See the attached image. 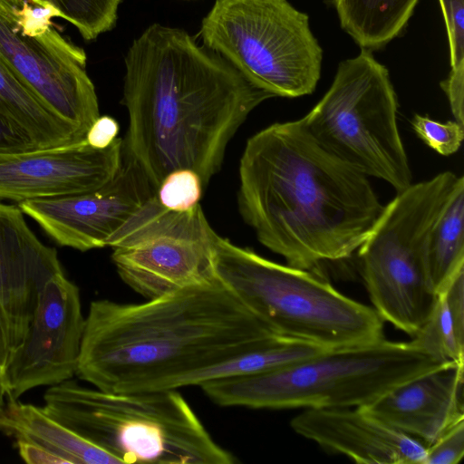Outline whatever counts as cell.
I'll return each mask as SVG.
<instances>
[{
	"mask_svg": "<svg viewBox=\"0 0 464 464\" xmlns=\"http://www.w3.org/2000/svg\"><path fill=\"white\" fill-rule=\"evenodd\" d=\"M125 68L122 155L155 190L179 169L194 170L207 186L249 113L273 98L186 31L160 24L133 41Z\"/></svg>",
	"mask_w": 464,
	"mask_h": 464,
	"instance_id": "obj_1",
	"label": "cell"
},
{
	"mask_svg": "<svg viewBox=\"0 0 464 464\" xmlns=\"http://www.w3.org/2000/svg\"><path fill=\"white\" fill-rule=\"evenodd\" d=\"M278 334L218 280L142 303L92 301L76 375L116 392L198 386L209 369Z\"/></svg>",
	"mask_w": 464,
	"mask_h": 464,
	"instance_id": "obj_2",
	"label": "cell"
},
{
	"mask_svg": "<svg viewBox=\"0 0 464 464\" xmlns=\"http://www.w3.org/2000/svg\"><path fill=\"white\" fill-rule=\"evenodd\" d=\"M239 180L244 220L263 246L301 269L349 258L384 208L368 177L321 146L301 119L253 135Z\"/></svg>",
	"mask_w": 464,
	"mask_h": 464,
	"instance_id": "obj_3",
	"label": "cell"
},
{
	"mask_svg": "<svg viewBox=\"0 0 464 464\" xmlns=\"http://www.w3.org/2000/svg\"><path fill=\"white\" fill-rule=\"evenodd\" d=\"M44 410L117 463L233 464L178 390L116 392L70 379L50 386Z\"/></svg>",
	"mask_w": 464,
	"mask_h": 464,
	"instance_id": "obj_4",
	"label": "cell"
},
{
	"mask_svg": "<svg viewBox=\"0 0 464 464\" xmlns=\"http://www.w3.org/2000/svg\"><path fill=\"white\" fill-rule=\"evenodd\" d=\"M444 364L410 342L383 338L357 346L326 349L274 371L218 378L199 387L223 407H362Z\"/></svg>",
	"mask_w": 464,
	"mask_h": 464,
	"instance_id": "obj_5",
	"label": "cell"
},
{
	"mask_svg": "<svg viewBox=\"0 0 464 464\" xmlns=\"http://www.w3.org/2000/svg\"><path fill=\"white\" fill-rule=\"evenodd\" d=\"M214 265L218 280L278 335L325 349L384 338L376 311L340 293L318 269L273 262L218 235Z\"/></svg>",
	"mask_w": 464,
	"mask_h": 464,
	"instance_id": "obj_6",
	"label": "cell"
},
{
	"mask_svg": "<svg viewBox=\"0 0 464 464\" xmlns=\"http://www.w3.org/2000/svg\"><path fill=\"white\" fill-rule=\"evenodd\" d=\"M457 180L453 172L444 171L397 193L357 249L372 308L411 337L438 297L426 270L425 242Z\"/></svg>",
	"mask_w": 464,
	"mask_h": 464,
	"instance_id": "obj_7",
	"label": "cell"
},
{
	"mask_svg": "<svg viewBox=\"0 0 464 464\" xmlns=\"http://www.w3.org/2000/svg\"><path fill=\"white\" fill-rule=\"evenodd\" d=\"M397 108L388 70L362 48L339 64L329 90L301 121L326 150L400 193L412 184V174Z\"/></svg>",
	"mask_w": 464,
	"mask_h": 464,
	"instance_id": "obj_8",
	"label": "cell"
},
{
	"mask_svg": "<svg viewBox=\"0 0 464 464\" xmlns=\"http://www.w3.org/2000/svg\"><path fill=\"white\" fill-rule=\"evenodd\" d=\"M199 35L273 97L310 94L320 79L322 48L308 16L286 0H216Z\"/></svg>",
	"mask_w": 464,
	"mask_h": 464,
	"instance_id": "obj_9",
	"label": "cell"
},
{
	"mask_svg": "<svg viewBox=\"0 0 464 464\" xmlns=\"http://www.w3.org/2000/svg\"><path fill=\"white\" fill-rule=\"evenodd\" d=\"M218 234L200 204L177 212L156 193L109 239L121 280L146 300L218 279L214 249Z\"/></svg>",
	"mask_w": 464,
	"mask_h": 464,
	"instance_id": "obj_10",
	"label": "cell"
},
{
	"mask_svg": "<svg viewBox=\"0 0 464 464\" xmlns=\"http://www.w3.org/2000/svg\"><path fill=\"white\" fill-rule=\"evenodd\" d=\"M58 13L32 0H0V58L39 102L83 137L100 116L84 50L53 26Z\"/></svg>",
	"mask_w": 464,
	"mask_h": 464,
	"instance_id": "obj_11",
	"label": "cell"
},
{
	"mask_svg": "<svg viewBox=\"0 0 464 464\" xmlns=\"http://www.w3.org/2000/svg\"><path fill=\"white\" fill-rule=\"evenodd\" d=\"M84 324L79 288L64 273L54 276L39 295L24 339L10 353L5 367L7 400L72 379Z\"/></svg>",
	"mask_w": 464,
	"mask_h": 464,
	"instance_id": "obj_12",
	"label": "cell"
},
{
	"mask_svg": "<svg viewBox=\"0 0 464 464\" xmlns=\"http://www.w3.org/2000/svg\"><path fill=\"white\" fill-rule=\"evenodd\" d=\"M155 193L140 168L122 155L115 177L98 189L25 200L18 207L58 245L87 251L107 246L111 236Z\"/></svg>",
	"mask_w": 464,
	"mask_h": 464,
	"instance_id": "obj_13",
	"label": "cell"
},
{
	"mask_svg": "<svg viewBox=\"0 0 464 464\" xmlns=\"http://www.w3.org/2000/svg\"><path fill=\"white\" fill-rule=\"evenodd\" d=\"M123 140L99 150L84 140L22 151H0V200L15 202L90 192L110 182L122 161Z\"/></svg>",
	"mask_w": 464,
	"mask_h": 464,
	"instance_id": "obj_14",
	"label": "cell"
},
{
	"mask_svg": "<svg viewBox=\"0 0 464 464\" xmlns=\"http://www.w3.org/2000/svg\"><path fill=\"white\" fill-rule=\"evenodd\" d=\"M63 270L18 206L0 202V314L11 351L24 339L44 285Z\"/></svg>",
	"mask_w": 464,
	"mask_h": 464,
	"instance_id": "obj_15",
	"label": "cell"
},
{
	"mask_svg": "<svg viewBox=\"0 0 464 464\" xmlns=\"http://www.w3.org/2000/svg\"><path fill=\"white\" fill-rule=\"evenodd\" d=\"M291 428L327 451L357 463L422 464L426 446L362 407L305 409Z\"/></svg>",
	"mask_w": 464,
	"mask_h": 464,
	"instance_id": "obj_16",
	"label": "cell"
},
{
	"mask_svg": "<svg viewBox=\"0 0 464 464\" xmlns=\"http://www.w3.org/2000/svg\"><path fill=\"white\" fill-rule=\"evenodd\" d=\"M464 362L447 363L390 390L362 406L425 446L464 420Z\"/></svg>",
	"mask_w": 464,
	"mask_h": 464,
	"instance_id": "obj_17",
	"label": "cell"
},
{
	"mask_svg": "<svg viewBox=\"0 0 464 464\" xmlns=\"http://www.w3.org/2000/svg\"><path fill=\"white\" fill-rule=\"evenodd\" d=\"M0 432L44 449L67 464H115L116 459L64 427L43 407L7 400L0 408Z\"/></svg>",
	"mask_w": 464,
	"mask_h": 464,
	"instance_id": "obj_18",
	"label": "cell"
},
{
	"mask_svg": "<svg viewBox=\"0 0 464 464\" xmlns=\"http://www.w3.org/2000/svg\"><path fill=\"white\" fill-rule=\"evenodd\" d=\"M0 113L17 126L35 149L66 145L85 139L46 109L0 58Z\"/></svg>",
	"mask_w": 464,
	"mask_h": 464,
	"instance_id": "obj_19",
	"label": "cell"
},
{
	"mask_svg": "<svg viewBox=\"0 0 464 464\" xmlns=\"http://www.w3.org/2000/svg\"><path fill=\"white\" fill-rule=\"evenodd\" d=\"M410 343L440 362H464V269L439 292L430 316Z\"/></svg>",
	"mask_w": 464,
	"mask_h": 464,
	"instance_id": "obj_20",
	"label": "cell"
},
{
	"mask_svg": "<svg viewBox=\"0 0 464 464\" xmlns=\"http://www.w3.org/2000/svg\"><path fill=\"white\" fill-rule=\"evenodd\" d=\"M463 231L464 179L459 176L425 242L426 270L438 294L457 273L464 269Z\"/></svg>",
	"mask_w": 464,
	"mask_h": 464,
	"instance_id": "obj_21",
	"label": "cell"
},
{
	"mask_svg": "<svg viewBox=\"0 0 464 464\" xmlns=\"http://www.w3.org/2000/svg\"><path fill=\"white\" fill-rule=\"evenodd\" d=\"M418 0H334L341 25L363 49L383 46L407 24Z\"/></svg>",
	"mask_w": 464,
	"mask_h": 464,
	"instance_id": "obj_22",
	"label": "cell"
},
{
	"mask_svg": "<svg viewBox=\"0 0 464 464\" xmlns=\"http://www.w3.org/2000/svg\"><path fill=\"white\" fill-rule=\"evenodd\" d=\"M325 348L301 340L276 335L262 345L209 369L202 383L224 377L274 371L315 355Z\"/></svg>",
	"mask_w": 464,
	"mask_h": 464,
	"instance_id": "obj_23",
	"label": "cell"
},
{
	"mask_svg": "<svg viewBox=\"0 0 464 464\" xmlns=\"http://www.w3.org/2000/svg\"><path fill=\"white\" fill-rule=\"evenodd\" d=\"M42 6H50L73 24L83 39L91 41L111 30L122 0H32Z\"/></svg>",
	"mask_w": 464,
	"mask_h": 464,
	"instance_id": "obj_24",
	"label": "cell"
},
{
	"mask_svg": "<svg viewBox=\"0 0 464 464\" xmlns=\"http://www.w3.org/2000/svg\"><path fill=\"white\" fill-rule=\"evenodd\" d=\"M203 184L197 172L179 169L169 172L156 189L159 202L167 209L184 212L198 204L202 195Z\"/></svg>",
	"mask_w": 464,
	"mask_h": 464,
	"instance_id": "obj_25",
	"label": "cell"
},
{
	"mask_svg": "<svg viewBox=\"0 0 464 464\" xmlns=\"http://www.w3.org/2000/svg\"><path fill=\"white\" fill-rule=\"evenodd\" d=\"M411 125L417 136L442 156L457 152L464 138V125L455 120L440 122L429 116L415 114Z\"/></svg>",
	"mask_w": 464,
	"mask_h": 464,
	"instance_id": "obj_26",
	"label": "cell"
},
{
	"mask_svg": "<svg viewBox=\"0 0 464 464\" xmlns=\"http://www.w3.org/2000/svg\"><path fill=\"white\" fill-rule=\"evenodd\" d=\"M464 455V420L426 446L422 464H457Z\"/></svg>",
	"mask_w": 464,
	"mask_h": 464,
	"instance_id": "obj_27",
	"label": "cell"
},
{
	"mask_svg": "<svg viewBox=\"0 0 464 464\" xmlns=\"http://www.w3.org/2000/svg\"><path fill=\"white\" fill-rule=\"evenodd\" d=\"M449 38L451 70L464 67V0H439Z\"/></svg>",
	"mask_w": 464,
	"mask_h": 464,
	"instance_id": "obj_28",
	"label": "cell"
},
{
	"mask_svg": "<svg viewBox=\"0 0 464 464\" xmlns=\"http://www.w3.org/2000/svg\"><path fill=\"white\" fill-rule=\"evenodd\" d=\"M440 86L446 93L454 120L464 125L463 94L464 67L451 70Z\"/></svg>",
	"mask_w": 464,
	"mask_h": 464,
	"instance_id": "obj_29",
	"label": "cell"
},
{
	"mask_svg": "<svg viewBox=\"0 0 464 464\" xmlns=\"http://www.w3.org/2000/svg\"><path fill=\"white\" fill-rule=\"evenodd\" d=\"M119 124L112 117L99 116L88 130L85 140L94 149L109 147L119 133Z\"/></svg>",
	"mask_w": 464,
	"mask_h": 464,
	"instance_id": "obj_30",
	"label": "cell"
},
{
	"mask_svg": "<svg viewBox=\"0 0 464 464\" xmlns=\"http://www.w3.org/2000/svg\"><path fill=\"white\" fill-rule=\"evenodd\" d=\"M33 149L35 147L29 138L0 113V151H22Z\"/></svg>",
	"mask_w": 464,
	"mask_h": 464,
	"instance_id": "obj_31",
	"label": "cell"
},
{
	"mask_svg": "<svg viewBox=\"0 0 464 464\" xmlns=\"http://www.w3.org/2000/svg\"><path fill=\"white\" fill-rule=\"evenodd\" d=\"M18 453L24 461L30 464H65L58 456L27 442H15Z\"/></svg>",
	"mask_w": 464,
	"mask_h": 464,
	"instance_id": "obj_32",
	"label": "cell"
},
{
	"mask_svg": "<svg viewBox=\"0 0 464 464\" xmlns=\"http://www.w3.org/2000/svg\"><path fill=\"white\" fill-rule=\"evenodd\" d=\"M11 353L5 324L0 314V363L5 367Z\"/></svg>",
	"mask_w": 464,
	"mask_h": 464,
	"instance_id": "obj_33",
	"label": "cell"
},
{
	"mask_svg": "<svg viewBox=\"0 0 464 464\" xmlns=\"http://www.w3.org/2000/svg\"><path fill=\"white\" fill-rule=\"evenodd\" d=\"M7 381L5 376V369L0 363V408H2L5 404V399L7 398Z\"/></svg>",
	"mask_w": 464,
	"mask_h": 464,
	"instance_id": "obj_34",
	"label": "cell"
}]
</instances>
